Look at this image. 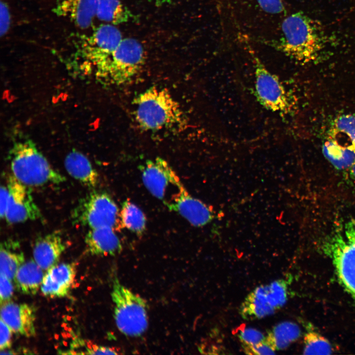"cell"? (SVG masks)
Here are the masks:
<instances>
[{
    "mask_svg": "<svg viewBox=\"0 0 355 355\" xmlns=\"http://www.w3.org/2000/svg\"><path fill=\"white\" fill-rule=\"evenodd\" d=\"M282 36L274 47L301 63L317 60L328 43L321 25L303 12L293 13L284 19Z\"/></svg>",
    "mask_w": 355,
    "mask_h": 355,
    "instance_id": "cell-1",
    "label": "cell"
},
{
    "mask_svg": "<svg viewBox=\"0 0 355 355\" xmlns=\"http://www.w3.org/2000/svg\"><path fill=\"white\" fill-rule=\"evenodd\" d=\"M134 105L135 120L144 130H181L186 125L181 106L166 89L151 87L135 99Z\"/></svg>",
    "mask_w": 355,
    "mask_h": 355,
    "instance_id": "cell-2",
    "label": "cell"
},
{
    "mask_svg": "<svg viewBox=\"0 0 355 355\" xmlns=\"http://www.w3.org/2000/svg\"><path fill=\"white\" fill-rule=\"evenodd\" d=\"M8 158L12 175L27 186L59 184L66 181L65 177L51 166L30 139L15 141Z\"/></svg>",
    "mask_w": 355,
    "mask_h": 355,
    "instance_id": "cell-3",
    "label": "cell"
},
{
    "mask_svg": "<svg viewBox=\"0 0 355 355\" xmlns=\"http://www.w3.org/2000/svg\"><path fill=\"white\" fill-rule=\"evenodd\" d=\"M111 297L118 330L130 337L142 335L148 324L146 301L122 284L116 276L112 279Z\"/></svg>",
    "mask_w": 355,
    "mask_h": 355,
    "instance_id": "cell-4",
    "label": "cell"
},
{
    "mask_svg": "<svg viewBox=\"0 0 355 355\" xmlns=\"http://www.w3.org/2000/svg\"><path fill=\"white\" fill-rule=\"evenodd\" d=\"M71 218L74 224L90 229L122 227L116 204L103 191H93L81 199L72 212Z\"/></svg>",
    "mask_w": 355,
    "mask_h": 355,
    "instance_id": "cell-5",
    "label": "cell"
},
{
    "mask_svg": "<svg viewBox=\"0 0 355 355\" xmlns=\"http://www.w3.org/2000/svg\"><path fill=\"white\" fill-rule=\"evenodd\" d=\"M326 248L339 280L355 300V221L346 222L327 242Z\"/></svg>",
    "mask_w": 355,
    "mask_h": 355,
    "instance_id": "cell-6",
    "label": "cell"
},
{
    "mask_svg": "<svg viewBox=\"0 0 355 355\" xmlns=\"http://www.w3.org/2000/svg\"><path fill=\"white\" fill-rule=\"evenodd\" d=\"M144 60L141 43L133 38H123L99 77L110 84H126L138 74Z\"/></svg>",
    "mask_w": 355,
    "mask_h": 355,
    "instance_id": "cell-7",
    "label": "cell"
},
{
    "mask_svg": "<svg viewBox=\"0 0 355 355\" xmlns=\"http://www.w3.org/2000/svg\"><path fill=\"white\" fill-rule=\"evenodd\" d=\"M254 69V90L256 98L265 108L273 112L287 114L291 110L288 94L279 78L269 71L251 53Z\"/></svg>",
    "mask_w": 355,
    "mask_h": 355,
    "instance_id": "cell-8",
    "label": "cell"
},
{
    "mask_svg": "<svg viewBox=\"0 0 355 355\" xmlns=\"http://www.w3.org/2000/svg\"><path fill=\"white\" fill-rule=\"evenodd\" d=\"M123 38L120 31L112 24H103L85 37L81 45V54L96 66L99 76Z\"/></svg>",
    "mask_w": 355,
    "mask_h": 355,
    "instance_id": "cell-9",
    "label": "cell"
},
{
    "mask_svg": "<svg viewBox=\"0 0 355 355\" xmlns=\"http://www.w3.org/2000/svg\"><path fill=\"white\" fill-rule=\"evenodd\" d=\"M141 171L146 188L165 204L168 201L170 191H179L184 187L173 169L161 158L146 161L141 166Z\"/></svg>",
    "mask_w": 355,
    "mask_h": 355,
    "instance_id": "cell-10",
    "label": "cell"
},
{
    "mask_svg": "<svg viewBox=\"0 0 355 355\" xmlns=\"http://www.w3.org/2000/svg\"><path fill=\"white\" fill-rule=\"evenodd\" d=\"M9 199L4 218L10 224L40 219L42 215L29 186L12 175L7 178Z\"/></svg>",
    "mask_w": 355,
    "mask_h": 355,
    "instance_id": "cell-11",
    "label": "cell"
},
{
    "mask_svg": "<svg viewBox=\"0 0 355 355\" xmlns=\"http://www.w3.org/2000/svg\"><path fill=\"white\" fill-rule=\"evenodd\" d=\"M36 312L33 305L8 301L1 304L0 319L13 333L29 338L36 335Z\"/></svg>",
    "mask_w": 355,
    "mask_h": 355,
    "instance_id": "cell-12",
    "label": "cell"
},
{
    "mask_svg": "<svg viewBox=\"0 0 355 355\" xmlns=\"http://www.w3.org/2000/svg\"><path fill=\"white\" fill-rule=\"evenodd\" d=\"M76 274L74 263L56 264L44 274L41 291L46 296L61 298L66 296L74 284Z\"/></svg>",
    "mask_w": 355,
    "mask_h": 355,
    "instance_id": "cell-13",
    "label": "cell"
},
{
    "mask_svg": "<svg viewBox=\"0 0 355 355\" xmlns=\"http://www.w3.org/2000/svg\"><path fill=\"white\" fill-rule=\"evenodd\" d=\"M167 206L170 210L179 213L192 225L200 227L209 223L213 218V212L207 205L191 196L184 187Z\"/></svg>",
    "mask_w": 355,
    "mask_h": 355,
    "instance_id": "cell-14",
    "label": "cell"
},
{
    "mask_svg": "<svg viewBox=\"0 0 355 355\" xmlns=\"http://www.w3.org/2000/svg\"><path fill=\"white\" fill-rule=\"evenodd\" d=\"M66 246L58 232L48 233L37 238L33 247V257L43 269L48 270L58 263Z\"/></svg>",
    "mask_w": 355,
    "mask_h": 355,
    "instance_id": "cell-15",
    "label": "cell"
},
{
    "mask_svg": "<svg viewBox=\"0 0 355 355\" xmlns=\"http://www.w3.org/2000/svg\"><path fill=\"white\" fill-rule=\"evenodd\" d=\"M98 0H56L55 11L77 27H89L96 16Z\"/></svg>",
    "mask_w": 355,
    "mask_h": 355,
    "instance_id": "cell-16",
    "label": "cell"
},
{
    "mask_svg": "<svg viewBox=\"0 0 355 355\" xmlns=\"http://www.w3.org/2000/svg\"><path fill=\"white\" fill-rule=\"evenodd\" d=\"M84 242L87 252L92 255L114 256L121 252V242L110 227L90 229Z\"/></svg>",
    "mask_w": 355,
    "mask_h": 355,
    "instance_id": "cell-17",
    "label": "cell"
},
{
    "mask_svg": "<svg viewBox=\"0 0 355 355\" xmlns=\"http://www.w3.org/2000/svg\"><path fill=\"white\" fill-rule=\"evenodd\" d=\"M64 165L68 173L83 185L91 188L99 183V174L88 158L73 150L66 157Z\"/></svg>",
    "mask_w": 355,
    "mask_h": 355,
    "instance_id": "cell-18",
    "label": "cell"
},
{
    "mask_svg": "<svg viewBox=\"0 0 355 355\" xmlns=\"http://www.w3.org/2000/svg\"><path fill=\"white\" fill-rule=\"evenodd\" d=\"M276 311L270 302L268 285H262L255 288L246 297L240 312L245 320H252L272 314Z\"/></svg>",
    "mask_w": 355,
    "mask_h": 355,
    "instance_id": "cell-19",
    "label": "cell"
},
{
    "mask_svg": "<svg viewBox=\"0 0 355 355\" xmlns=\"http://www.w3.org/2000/svg\"><path fill=\"white\" fill-rule=\"evenodd\" d=\"M43 269L34 259H30L19 267L13 281L17 290L29 295L37 293L44 277Z\"/></svg>",
    "mask_w": 355,
    "mask_h": 355,
    "instance_id": "cell-20",
    "label": "cell"
},
{
    "mask_svg": "<svg viewBox=\"0 0 355 355\" xmlns=\"http://www.w3.org/2000/svg\"><path fill=\"white\" fill-rule=\"evenodd\" d=\"M25 256L18 241L8 239L0 244V273L11 281L19 267L24 263Z\"/></svg>",
    "mask_w": 355,
    "mask_h": 355,
    "instance_id": "cell-21",
    "label": "cell"
},
{
    "mask_svg": "<svg viewBox=\"0 0 355 355\" xmlns=\"http://www.w3.org/2000/svg\"><path fill=\"white\" fill-rule=\"evenodd\" d=\"M96 16L112 25L128 22L134 15L120 0H98Z\"/></svg>",
    "mask_w": 355,
    "mask_h": 355,
    "instance_id": "cell-22",
    "label": "cell"
},
{
    "mask_svg": "<svg viewBox=\"0 0 355 355\" xmlns=\"http://www.w3.org/2000/svg\"><path fill=\"white\" fill-rule=\"evenodd\" d=\"M324 156L336 168L350 169L355 163V145L342 146L335 141L326 142L323 146Z\"/></svg>",
    "mask_w": 355,
    "mask_h": 355,
    "instance_id": "cell-23",
    "label": "cell"
},
{
    "mask_svg": "<svg viewBox=\"0 0 355 355\" xmlns=\"http://www.w3.org/2000/svg\"><path fill=\"white\" fill-rule=\"evenodd\" d=\"M300 335V329L296 324L284 321L275 325L268 332L266 338L275 350H283L296 340Z\"/></svg>",
    "mask_w": 355,
    "mask_h": 355,
    "instance_id": "cell-24",
    "label": "cell"
},
{
    "mask_svg": "<svg viewBox=\"0 0 355 355\" xmlns=\"http://www.w3.org/2000/svg\"><path fill=\"white\" fill-rule=\"evenodd\" d=\"M120 217L122 227H125L138 235L145 231L146 219L143 212L132 202L126 200L122 205Z\"/></svg>",
    "mask_w": 355,
    "mask_h": 355,
    "instance_id": "cell-25",
    "label": "cell"
},
{
    "mask_svg": "<svg viewBox=\"0 0 355 355\" xmlns=\"http://www.w3.org/2000/svg\"><path fill=\"white\" fill-rule=\"evenodd\" d=\"M304 355H329L332 351V346L323 336L316 332L310 331L304 337Z\"/></svg>",
    "mask_w": 355,
    "mask_h": 355,
    "instance_id": "cell-26",
    "label": "cell"
},
{
    "mask_svg": "<svg viewBox=\"0 0 355 355\" xmlns=\"http://www.w3.org/2000/svg\"><path fill=\"white\" fill-rule=\"evenodd\" d=\"M268 285L271 303L277 311L284 305L287 299L286 284L284 280H279Z\"/></svg>",
    "mask_w": 355,
    "mask_h": 355,
    "instance_id": "cell-27",
    "label": "cell"
},
{
    "mask_svg": "<svg viewBox=\"0 0 355 355\" xmlns=\"http://www.w3.org/2000/svg\"><path fill=\"white\" fill-rule=\"evenodd\" d=\"M243 347L252 346L263 341L266 338L260 331L251 327L241 325L236 331Z\"/></svg>",
    "mask_w": 355,
    "mask_h": 355,
    "instance_id": "cell-28",
    "label": "cell"
},
{
    "mask_svg": "<svg viewBox=\"0 0 355 355\" xmlns=\"http://www.w3.org/2000/svg\"><path fill=\"white\" fill-rule=\"evenodd\" d=\"M336 131L345 134L355 145V116L351 114L339 117L334 123Z\"/></svg>",
    "mask_w": 355,
    "mask_h": 355,
    "instance_id": "cell-29",
    "label": "cell"
},
{
    "mask_svg": "<svg viewBox=\"0 0 355 355\" xmlns=\"http://www.w3.org/2000/svg\"><path fill=\"white\" fill-rule=\"evenodd\" d=\"M246 354L251 355L275 354V349L267 339L255 345L244 347Z\"/></svg>",
    "mask_w": 355,
    "mask_h": 355,
    "instance_id": "cell-30",
    "label": "cell"
},
{
    "mask_svg": "<svg viewBox=\"0 0 355 355\" xmlns=\"http://www.w3.org/2000/svg\"><path fill=\"white\" fill-rule=\"evenodd\" d=\"M256 1L264 11L270 14H280L285 10L282 0H256Z\"/></svg>",
    "mask_w": 355,
    "mask_h": 355,
    "instance_id": "cell-31",
    "label": "cell"
},
{
    "mask_svg": "<svg viewBox=\"0 0 355 355\" xmlns=\"http://www.w3.org/2000/svg\"><path fill=\"white\" fill-rule=\"evenodd\" d=\"M13 285L12 281L0 273V304L8 301L13 294Z\"/></svg>",
    "mask_w": 355,
    "mask_h": 355,
    "instance_id": "cell-32",
    "label": "cell"
},
{
    "mask_svg": "<svg viewBox=\"0 0 355 355\" xmlns=\"http://www.w3.org/2000/svg\"><path fill=\"white\" fill-rule=\"evenodd\" d=\"M0 349L7 350L12 345V335L13 331L2 320H0Z\"/></svg>",
    "mask_w": 355,
    "mask_h": 355,
    "instance_id": "cell-33",
    "label": "cell"
},
{
    "mask_svg": "<svg viewBox=\"0 0 355 355\" xmlns=\"http://www.w3.org/2000/svg\"><path fill=\"white\" fill-rule=\"evenodd\" d=\"M0 35L2 36L5 35L10 25V14L8 8L5 3H0Z\"/></svg>",
    "mask_w": 355,
    "mask_h": 355,
    "instance_id": "cell-34",
    "label": "cell"
},
{
    "mask_svg": "<svg viewBox=\"0 0 355 355\" xmlns=\"http://www.w3.org/2000/svg\"><path fill=\"white\" fill-rule=\"evenodd\" d=\"M120 351L114 347H110L97 345H93L91 348L87 349L85 353L88 355H117L120 354Z\"/></svg>",
    "mask_w": 355,
    "mask_h": 355,
    "instance_id": "cell-35",
    "label": "cell"
},
{
    "mask_svg": "<svg viewBox=\"0 0 355 355\" xmlns=\"http://www.w3.org/2000/svg\"><path fill=\"white\" fill-rule=\"evenodd\" d=\"M9 199V191L6 185H1L0 187V217L3 218L5 215Z\"/></svg>",
    "mask_w": 355,
    "mask_h": 355,
    "instance_id": "cell-36",
    "label": "cell"
},
{
    "mask_svg": "<svg viewBox=\"0 0 355 355\" xmlns=\"http://www.w3.org/2000/svg\"><path fill=\"white\" fill-rule=\"evenodd\" d=\"M351 170V173L352 176L355 180V163L350 168Z\"/></svg>",
    "mask_w": 355,
    "mask_h": 355,
    "instance_id": "cell-37",
    "label": "cell"
},
{
    "mask_svg": "<svg viewBox=\"0 0 355 355\" xmlns=\"http://www.w3.org/2000/svg\"><path fill=\"white\" fill-rule=\"evenodd\" d=\"M156 0L158 2L162 3L165 1H166V2L168 0Z\"/></svg>",
    "mask_w": 355,
    "mask_h": 355,
    "instance_id": "cell-38",
    "label": "cell"
}]
</instances>
